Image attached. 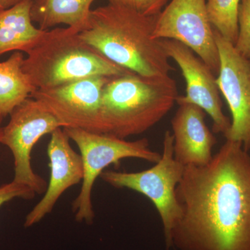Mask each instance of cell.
<instances>
[{"mask_svg": "<svg viewBox=\"0 0 250 250\" xmlns=\"http://www.w3.org/2000/svg\"><path fill=\"white\" fill-rule=\"evenodd\" d=\"M176 195L171 247L250 250V155L241 143L226 140L207 165L185 166Z\"/></svg>", "mask_w": 250, "mask_h": 250, "instance_id": "1", "label": "cell"}, {"mask_svg": "<svg viewBox=\"0 0 250 250\" xmlns=\"http://www.w3.org/2000/svg\"><path fill=\"white\" fill-rule=\"evenodd\" d=\"M156 16H147L123 2L92 10L83 41L118 66L141 76H170L174 67L161 40L152 38Z\"/></svg>", "mask_w": 250, "mask_h": 250, "instance_id": "2", "label": "cell"}, {"mask_svg": "<svg viewBox=\"0 0 250 250\" xmlns=\"http://www.w3.org/2000/svg\"><path fill=\"white\" fill-rule=\"evenodd\" d=\"M179 97L170 75L151 78L129 72L111 77L102 98L104 134L121 139L143 134L170 112Z\"/></svg>", "mask_w": 250, "mask_h": 250, "instance_id": "3", "label": "cell"}, {"mask_svg": "<svg viewBox=\"0 0 250 250\" xmlns=\"http://www.w3.org/2000/svg\"><path fill=\"white\" fill-rule=\"evenodd\" d=\"M25 53L22 69L36 89L87 77H113L131 72L108 60L70 27L47 30Z\"/></svg>", "mask_w": 250, "mask_h": 250, "instance_id": "4", "label": "cell"}, {"mask_svg": "<svg viewBox=\"0 0 250 250\" xmlns=\"http://www.w3.org/2000/svg\"><path fill=\"white\" fill-rule=\"evenodd\" d=\"M64 131L80 149L83 166V177L80 193L72 202V210L77 221L93 223L95 218L92 191L95 181L104 169L119 165L127 158L157 163L161 154L149 148L147 139L134 141L91 132L80 128L65 127Z\"/></svg>", "mask_w": 250, "mask_h": 250, "instance_id": "5", "label": "cell"}, {"mask_svg": "<svg viewBox=\"0 0 250 250\" xmlns=\"http://www.w3.org/2000/svg\"><path fill=\"white\" fill-rule=\"evenodd\" d=\"M173 142L172 133L166 131L160 160L148 170L135 172L104 170L100 176L111 187L134 190L152 202L164 226L166 250L172 248L171 232L182 215L176 188L185 168L174 159Z\"/></svg>", "mask_w": 250, "mask_h": 250, "instance_id": "6", "label": "cell"}, {"mask_svg": "<svg viewBox=\"0 0 250 250\" xmlns=\"http://www.w3.org/2000/svg\"><path fill=\"white\" fill-rule=\"evenodd\" d=\"M8 124L2 127L0 143L14 156V182L31 188L36 194L45 193L47 184L36 174L31 164L33 148L45 135L63 125L39 101L29 98L11 112Z\"/></svg>", "mask_w": 250, "mask_h": 250, "instance_id": "7", "label": "cell"}, {"mask_svg": "<svg viewBox=\"0 0 250 250\" xmlns=\"http://www.w3.org/2000/svg\"><path fill=\"white\" fill-rule=\"evenodd\" d=\"M152 38L187 46L218 75L220 56L207 0H171L156 17Z\"/></svg>", "mask_w": 250, "mask_h": 250, "instance_id": "8", "label": "cell"}, {"mask_svg": "<svg viewBox=\"0 0 250 250\" xmlns=\"http://www.w3.org/2000/svg\"><path fill=\"white\" fill-rule=\"evenodd\" d=\"M111 77L94 76L65 84L37 89L30 98L35 99L62 125L104 134L102 118L104 88Z\"/></svg>", "mask_w": 250, "mask_h": 250, "instance_id": "9", "label": "cell"}, {"mask_svg": "<svg viewBox=\"0 0 250 250\" xmlns=\"http://www.w3.org/2000/svg\"><path fill=\"white\" fill-rule=\"evenodd\" d=\"M220 56L216 76L219 90L223 94L231 114V126L224 136L228 141L243 144L250 150V59L242 56L234 45L215 30Z\"/></svg>", "mask_w": 250, "mask_h": 250, "instance_id": "10", "label": "cell"}, {"mask_svg": "<svg viewBox=\"0 0 250 250\" xmlns=\"http://www.w3.org/2000/svg\"><path fill=\"white\" fill-rule=\"evenodd\" d=\"M164 50L182 70L187 83L186 95L177 103H189L202 108L213 121V134L225 135L231 121L223 111L216 76L208 65L187 46L174 40H161Z\"/></svg>", "mask_w": 250, "mask_h": 250, "instance_id": "11", "label": "cell"}, {"mask_svg": "<svg viewBox=\"0 0 250 250\" xmlns=\"http://www.w3.org/2000/svg\"><path fill=\"white\" fill-rule=\"evenodd\" d=\"M70 140L63 128H59L51 134L47 151L50 168L49 182L41 201L26 216L25 228L39 223L52 211L64 192L82 182V156L72 149Z\"/></svg>", "mask_w": 250, "mask_h": 250, "instance_id": "12", "label": "cell"}, {"mask_svg": "<svg viewBox=\"0 0 250 250\" xmlns=\"http://www.w3.org/2000/svg\"><path fill=\"white\" fill-rule=\"evenodd\" d=\"M171 121L174 159L184 166H203L213 158L217 140L205 123V112L189 103H177Z\"/></svg>", "mask_w": 250, "mask_h": 250, "instance_id": "13", "label": "cell"}, {"mask_svg": "<svg viewBox=\"0 0 250 250\" xmlns=\"http://www.w3.org/2000/svg\"><path fill=\"white\" fill-rule=\"evenodd\" d=\"M33 0H24L9 9L0 11V56L7 52H26L47 30L33 24Z\"/></svg>", "mask_w": 250, "mask_h": 250, "instance_id": "14", "label": "cell"}, {"mask_svg": "<svg viewBox=\"0 0 250 250\" xmlns=\"http://www.w3.org/2000/svg\"><path fill=\"white\" fill-rule=\"evenodd\" d=\"M95 0H33V22L42 30L66 24L79 33L88 27L91 5Z\"/></svg>", "mask_w": 250, "mask_h": 250, "instance_id": "15", "label": "cell"}, {"mask_svg": "<svg viewBox=\"0 0 250 250\" xmlns=\"http://www.w3.org/2000/svg\"><path fill=\"white\" fill-rule=\"evenodd\" d=\"M24 59L22 52H15L0 62V115L3 118L37 90L23 70Z\"/></svg>", "mask_w": 250, "mask_h": 250, "instance_id": "16", "label": "cell"}, {"mask_svg": "<svg viewBox=\"0 0 250 250\" xmlns=\"http://www.w3.org/2000/svg\"><path fill=\"white\" fill-rule=\"evenodd\" d=\"M241 0H207L212 26L225 40L234 45L238 37V16Z\"/></svg>", "mask_w": 250, "mask_h": 250, "instance_id": "17", "label": "cell"}, {"mask_svg": "<svg viewBox=\"0 0 250 250\" xmlns=\"http://www.w3.org/2000/svg\"><path fill=\"white\" fill-rule=\"evenodd\" d=\"M238 24V37L233 45L242 56L250 59V0H241Z\"/></svg>", "mask_w": 250, "mask_h": 250, "instance_id": "18", "label": "cell"}, {"mask_svg": "<svg viewBox=\"0 0 250 250\" xmlns=\"http://www.w3.org/2000/svg\"><path fill=\"white\" fill-rule=\"evenodd\" d=\"M36 195V192L31 188L12 181L0 187V207L16 198L32 200Z\"/></svg>", "mask_w": 250, "mask_h": 250, "instance_id": "19", "label": "cell"}, {"mask_svg": "<svg viewBox=\"0 0 250 250\" xmlns=\"http://www.w3.org/2000/svg\"><path fill=\"white\" fill-rule=\"evenodd\" d=\"M168 0H124V2L140 14L147 16H158L166 7Z\"/></svg>", "mask_w": 250, "mask_h": 250, "instance_id": "20", "label": "cell"}, {"mask_svg": "<svg viewBox=\"0 0 250 250\" xmlns=\"http://www.w3.org/2000/svg\"><path fill=\"white\" fill-rule=\"evenodd\" d=\"M24 0H0V11L9 9Z\"/></svg>", "mask_w": 250, "mask_h": 250, "instance_id": "21", "label": "cell"}, {"mask_svg": "<svg viewBox=\"0 0 250 250\" xmlns=\"http://www.w3.org/2000/svg\"><path fill=\"white\" fill-rule=\"evenodd\" d=\"M3 118H4L0 115V141H1V131H2L3 126H1V124H2ZM0 144H1V143H0Z\"/></svg>", "mask_w": 250, "mask_h": 250, "instance_id": "22", "label": "cell"}, {"mask_svg": "<svg viewBox=\"0 0 250 250\" xmlns=\"http://www.w3.org/2000/svg\"><path fill=\"white\" fill-rule=\"evenodd\" d=\"M124 0H108V2H123Z\"/></svg>", "mask_w": 250, "mask_h": 250, "instance_id": "23", "label": "cell"}]
</instances>
